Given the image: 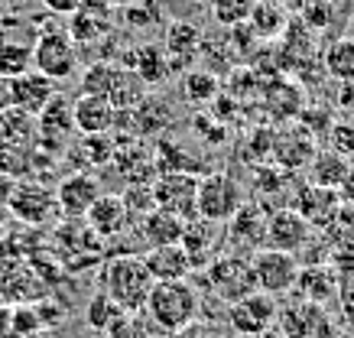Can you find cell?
Listing matches in <instances>:
<instances>
[{
    "label": "cell",
    "mask_w": 354,
    "mask_h": 338,
    "mask_svg": "<svg viewBox=\"0 0 354 338\" xmlns=\"http://www.w3.org/2000/svg\"><path fill=\"white\" fill-rule=\"evenodd\" d=\"M153 283L156 280L147 270L143 254H133V251L111 254V257H104L101 270H97V293L114 299L124 312H143Z\"/></svg>",
    "instance_id": "cell-1"
},
{
    "label": "cell",
    "mask_w": 354,
    "mask_h": 338,
    "mask_svg": "<svg viewBox=\"0 0 354 338\" xmlns=\"http://www.w3.org/2000/svg\"><path fill=\"white\" fill-rule=\"evenodd\" d=\"M143 312L166 335H176L179 328L192 326L195 319H198V312H202V293H198V286L189 276H183V280H160V283H153Z\"/></svg>",
    "instance_id": "cell-2"
},
{
    "label": "cell",
    "mask_w": 354,
    "mask_h": 338,
    "mask_svg": "<svg viewBox=\"0 0 354 338\" xmlns=\"http://www.w3.org/2000/svg\"><path fill=\"white\" fill-rule=\"evenodd\" d=\"M82 95L108 98L114 108H137L147 98V85L140 82L127 66L118 62H95L82 75Z\"/></svg>",
    "instance_id": "cell-3"
},
{
    "label": "cell",
    "mask_w": 354,
    "mask_h": 338,
    "mask_svg": "<svg viewBox=\"0 0 354 338\" xmlns=\"http://www.w3.org/2000/svg\"><path fill=\"white\" fill-rule=\"evenodd\" d=\"M39 26L26 13H0V75L17 78L32 68Z\"/></svg>",
    "instance_id": "cell-4"
},
{
    "label": "cell",
    "mask_w": 354,
    "mask_h": 338,
    "mask_svg": "<svg viewBox=\"0 0 354 338\" xmlns=\"http://www.w3.org/2000/svg\"><path fill=\"white\" fill-rule=\"evenodd\" d=\"M205 276H208L212 293H215L221 303H227V306L237 303V299H244L247 293H254V290H257L250 254H241V251L218 254L215 261L205 267Z\"/></svg>",
    "instance_id": "cell-5"
},
{
    "label": "cell",
    "mask_w": 354,
    "mask_h": 338,
    "mask_svg": "<svg viewBox=\"0 0 354 338\" xmlns=\"http://www.w3.org/2000/svg\"><path fill=\"white\" fill-rule=\"evenodd\" d=\"M241 205H244V186L231 173L215 169L198 176V218L227 225Z\"/></svg>",
    "instance_id": "cell-6"
},
{
    "label": "cell",
    "mask_w": 354,
    "mask_h": 338,
    "mask_svg": "<svg viewBox=\"0 0 354 338\" xmlns=\"http://www.w3.org/2000/svg\"><path fill=\"white\" fill-rule=\"evenodd\" d=\"M250 263H254V280H257L260 293L286 296L299 283L302 261L296 254L277 251V247H257V251L250 254Z\"/></svg>",
    "instance_id": "cell-7"
},
{
    "label": "cell",
    "mask_w": 354,
    "mask_h": 338,
    "mask_svg": "<svg viewBox=\"0 0 354 338\" xmlns=\"http://www.w3.org/2000/svg\"><path fill=\"white\" fill-rule=\"evenodd\" d=\"M32 68L53 82H65L78 72V46L68 30H39L32 49Z\"/></svg>",
    "instance_id": "cell-8"
},
{
    "label": "cell",
    "mask_w": 354,
    "mask_h": 338,
    "mask_svg": "<svg viewBox=\"0 0 354 338\" xmlns=\"http://www.w3.org/2000/svg\"><path fill=\"white\" fill-rule=\"evenodd\" d=\"M277 319H279L277 296H267V293H260V290H254L244 299L227 306V326H231V332L237 338L263 335V332H270V328L277 326Z\"/></svg>",
    "instance_id": "cell-9"
},
{
    "label": "cell",
    "mask_w": 354,
    "mask_h": 338,
    "mask_svg": "<svg viewBox=\"0 0 354 338\" xmlns=\"http://www.w3.org/2000/svg\"><path fill=\"white\" fill-rule=\"evenodd\" d=\"M153 205L172 212L183 221L198 215V176L195 173H156L153 179Z\"/></svg>",
    "instance_id": "cell-10"
},
{
    "label": "cell",
    "mask_w": 354,
    "mask_h": 338,
    "mask_svg": "<svg viewBox=\"0 0 354 338\" xmlns=\"http://www.w3.org/2000/svg\"><path fill=\"white\" fill-rule=\"evenodd\" d=\"M312 225L302 218L296 208H277L270 212L267 218V234H263V247H277V251H286V254H296L299 257L306 247L312 244Z\"/></svg>",
    "instance_id": "cell-11"
},
{
    "label": "cell",
    "mask_w": 354,
    "mask_h": 338,
    "mask_svg": "<svg viewBox=\"0 0 354 338\" xmlns=\"http://www.w3.org/2000/svg\"><path fill=\"white\" fill-rule=\"evenodd\" d=\"M7 208L26 225H46L59 212V202H55V189L39 182V179H23L17 182L7 198Z\"/></svg>",
    "instance_id": "cell-12"
},
{
    "label": "cell",
    "mask_w": 354,
    "mask_h": 338,
    "mask_svg": "<svg viewBox=\"0 0 354 338\" xmlns=\"http://www.w3.org/2000/svg\"><path fill=\"white\" fill-rule=\"evenodd\" d=\"M315 137L306 124H286L273 131V147H270V156L273 163L283 166L286 173H299V169H309L312 156H315Z\"/></svg>",
    "instance_id": "cell-13"
},
{
    "label": "cell",
    "mask_w": 354,
    "mask_h": 338,
    "mask_svg": "<svg viewBox=\"0 0 354 338\" xmlns=\"http://www.w3.org/2000/svg\"><path fill=\"white\" fill-rule=\"evenodd\" d=\"M225 225H218V221H208V218H189L183 228V251L192 263V270H205L208 263L215 261L218 254H225Z\"/></svg>",
    "instance_id": "cell-14"
},
{
    "label": "cell",
    "mask_w": 354,
    "mask_h": 338,
    "mask_svg": "<svg viewBox=\"0 0 354 338\" xmlns=\"http://www.w3.org/2000/svg\"><path fill=\"white\" fill-rule=\"evenodd\" d=\"M342 192L338 189H325V186H315V182H302L296 186L292 192V205L302 218L309 221L312 228H332L338 212H342Z\"/></svg>",
    "instance_id": "cell-15"
},
{
    "label": "cell",
    "mask_w": 354,
    "mask_h": 338,
    "mask_svg": "<svg viewBox=\"0 0 354 338\" xmlns=\"http://www.w3.org/2000/svg\"><path fill=\"white\" fill-rule=\"evenodd\" d=\"M75 133L78 131H75V118H72V98L55 91V98L36 118V143H43L46 150L53 147V153H62Z\"/></svg>",
    "instance_id": "cell-16"
},
{
    "label": "cell",
    "mask_w": 354,
    "mask_h": 338,
    "mask_svg": "<svg viewBox=\"0 0 354 338\" xmlns=\"http://www.w3.org/2000/svg\"><path fill=\"white\" fill-rule=\"evenodd\" d=\"M130 221H133V215H130L127 202L120 196H114V192H101L97 202L88 208V215H85V225L101 241H114L120 234H127Z\"/></svg>",
    "instance_id": "cell-17"
},
{
    "label": "cell",
    "mask_w": 354,
    "mask_h": 338,
    "mask_svg": "<svg viewBox=\"0 0 354 338\" xmlns=\"http://www.w3.org/2000/svg\"><path fill=\"white\" fill-rule=\"evenodd\" d=\"M267 218L270 212L263 205H257V202H244V205L234 212V218L227 221V231L225 238L234 244L241 254H254L263 244V234H267Z\"/></svg>",
    "instance_id": "cell-18"
},
{
    "label": "cell",
    "mask_w": 354,
    "mask_h": 338,
    "mask_svg": "<svg viewBox=\"0 0 354 338\" xmlns=\"http://www.w3.org/2000/svg\"><path fill=\"white\" fill-rule=\"evenodd\" d=\"M10 98H13V108L30 114V118H39L46 111V104L55 98V82L46 78L43 72H23V75L10 78Z\"/></svg>",
    "instance_id": "cell-19"
},
{
    "label": "cell",
    "mask_w": 354,
    "mask_h": 338,
    "mask_svg": "<svg viewBox=\"0 0 354 338\" xmlns=\"http://www.w3.org/2000/svg\"><path fill=\"white\" fill-rule=\"evenodd\" d=\"M101 196V186L91 173H72L65 176L62 182L55 186V202H59V212H65L68 218H85L88 208L97 202Z\"/></svg>",
    "instance_id": "cell-20"
},
{
    "label": "cell",
    "mask_w": 354,
    "mask_h": 338,
    "mask_svg": "<svg viewBox=\"0 0 354 338\" xmlns=\"http://www.w3.org/2000/svg\"><path fill=\"white\" fill-rule=\"evenodd\" d=\"M72 118H75L78 137H97V133H114L118 108L108 98L97 95H78L72 101Z\"/></svg>",
    "instance_id": "cell-21"
},
{
    "label": "cell",
    "mask_w": 354,
    "mask_h": 338,
    "mask_svg": "<svg viewBox=\"0 0 354 338\" xmlns=\"http://www.w3.org/2000/svg\"><path fill=\"white\" fill-rule=\"evenodd\" d=\"M202 30L195 23H169L166 30V39H162V49L169 55L172 72L176 68H189L202 53Z\"/></svg>",
    "instance_id": "cell-22"
},
{
    "label": "cell",
    "mask_w": 354,
    "mask_h": 338,
    "mask_svg": "<svg viewBox=\"0 0 354 338\" xmlns=\"http://www.w3.org/2000/svg\"><path fill=\"white\" fill-rule=\"evenodd\" d=\"M143 263L150 276L160 283V280H183L192 273V263L185 257L183 244H160V247H147L143 251Z\"/></svg>",
    "instance_id": "cell-23"
},
{
    "label": "cell",
    "mask_w": 354,
    "mask_h": 338,
    "mask_svg": "<svg viewBox=\"0 0 354 338\" xmlns=\"http://www.w3.org/2000/svg\"><path fill=\"white\" fill-rule=\"evenodd\" d=\"M127 68L133 72V75L143 82V85H162L166 78L172 75V62L169 55H166V49L162 46H140L137 53L127 59Z\"/></svg>",
    "instance_id": "cell-24"
},
{
    "label": "cell",
    "mask_w": 354,
    "mask_h": 338,
    "mask_svg": "<svg viewBox=\"0 0 354 338\" xmlns=\"http://www.w3.org/2000/svg\"><path fill=\"white\" fill-rule=\"evenodd\" d=\"M183 228L185 221L172 212H162V208H150L143 218H140V234H143V244L147 247H160V244H179L183 241Z\"/></svg>",
    "instance_id": "cell-25"
},
{
    "label": "cell",
    "mask_w": 354,
    "mask_h": 338,
    "mask_svg": "<svg viewBox=\"0 0 354 338\" xmlns=\"http://www.w3.org/2000/svg\"><path fill=\"white\" fill-rule=\"evenodd\" d=\"M348 166H351V156H344V153L332 150V147L319 150L309 163V182L325 186V189H342L344 176H348Z\"/></svg>",
    "instance_id": "cell-26"
},
{
    "label": "cell",
    "mask_w": 354,
    "mask_h": 338,
    "mask_svg": "<svg viewBox=\"0 0 354 338\" xmlns=\"http://www.w3.org/2000/svg\"><path fill=\"white\" fill-rule=\"evenodd\" d=\"M72 17V26H68V33L72 39L78 43H95L101 36L108 33V10H104V3H95V0H85L75 13H68Z\"/></svg>",
    "instance_id": "cell-27"
},
{
    "label": "cell",
    "mask_w": 354,
    "mask_h": 338,
    "mask_svg": "<svg viewBox=\"0 0 354 338\" xmlns=\"http://www.w3.org/2000/svg\"><path fill=\"white\" fill-rule=\"evenodd\" d=\"M325 72L344 85V82H354V36H342L338 43L328 46V53L322 55Z\"/></svg>",
    "instance_id": "cell-28"
},
{
    "label": "cell",
    "mask_w": 354,
    "mask_h": 338,
    "mask_svg": "<svg viewBox=\"0 0 354 338\" xmlns=\"http://www.w3.org/2000/svg\"><path fill=\"white\" fill-rule=\"evenodd\" d=\"M133 120L140 133H162L172 127V108L160 98H143L133 108Z\"/></svg>",
    "instance_id": "cell-29"
},
{
    "label": "cell",
    "mask_w": 354,
    "mask_h": 338,
    "mask_svg": "<svg viewBox=\"0 0 354 338\" xmlns=\"http://www.w3.org/2000/svg\"><path fill=\"white\" fill-rule=\"evenodd\" d=\"M120 316H124V309H120L114 299H108L104 293H95L85 306V326L91 328V332H97V335H108V328L114 326Z\"/></svg>",
    "instance_id": "cell-30"
},
{
    "label": "cell",
    "mask_w": 354,
    "mask_h": 338,
    "mask_svg": "<svg viewBox=\"0 0 354 338\" xmlns=\"http://www.w3.org/2000/svg\"><path fill=\"white\" fill-rule=\"evenodd\" d=\"M335 283H338V276H335L325 263H315L312 270H306L302 267V273H299V290L306 293V299H315V303H325V299H332V293H335Z\"/></svg>",
    "instance_id": "cell-31"
},
{
    "label": "cell",
    "mask_w": 354,
    "mask_h": 338,
    "mask_svg": "<svg viewBox=\"0 0 354 338\" xmlns=\"http://www.w3.org/2000/svg\"><path fill=\"white\" fill-rule=\"evenodd\" d=\"M166 332L153 326V319L147 312H124V316L108 328L104 338H162Z\"/></svg>",
    "instance_id": "cell-32"
},
{
    "label": "cell",
    "mask_w": 354,
    "mask_h": 338,
    "mask_svg": "<svg viewBox=\"0 0 354 338\" xmlns=\"http://www.w3.org/2000/svg\"><path fill=\"white\" fill-rule=\"evenodd\" d=\"M221 95V85H218V75L212 72H185L183 75V98L192 101V104H208Z\"/></svg>",
    "instance_id": "cell-33"
},
{
    "label": "cell",
    "mask_w": 354,
    "mask_h": 338,
    "mask_svg": "<svg viewBox=\"0 0 354 338\" xmlns=\"http://www.w3.org/2000/svg\"><path fill=\"white\" fill-rule=\"evenodd\" d=\"M254 7H257V0H212V17L221 26H244Z\"/></svg>",
    "instance_id": "cell-34"
},
{
    "label": "cell",
    "mask_w": 354,
    "mask_h": 338,
    "mask_svg": "<svg viewBox=\"0 0 354 338\" xmlns=\"http://www.w3.org/2000/svg\"><path fill=\"white\" fill-rule=\"evenodd\" d=\"M247 23H254L257 33L270 36V33H277V26L283 23V13H279L277 7H270L267 0H257V7H254V13H250V20Z\"/></svg>",
    "instance_id": "cell-35"
},
{
    "label": "cell",
    "mask_w": 354,
    "mask_h": 338,
    "mask_svg": "<svg viewBox=\"0 0 354 338\" xmlns=\"http://www.w3.org/2000/svg\"><path fill=\"white\" fill-rule=\"evenodd\" d=\"M328 143H332V150L344 153V156H354V124L351 120H332V127H328Z\"/></svg>",
    "instance_id": "cell-36"
},
{
    "label": "cell",
    "mask_w": 354,
    "mask_h": 338,
    "mask_svg": "<svg viewBox=\"0 0 354 338\" xmlns=\"http://www.w3.org/2000/svg\"><path fill=\"white\" fill-rule=\"evenodd\" d=\"M172 338H221L218 335V328H212V326H205V322H198L195 319L192 326H185V328H179Z\"/></svg>",
    "instance_id": "cell-37"
},
{
    "label": "cell",
    "mask_w": 354,
    "mask_h": 338,
    "mask_svg": "<svg viewBox=\"0 0 354 338\" xmlns=\"http://www.w3.org/2000/svg\"><path fill=\"white\" fill-rule=\"evenodd\" d=\"M43 3H46V7H49L53 13H75L78 7L85 3V0H43Z\"/></svg>",
    "instance_id": "cell-38"
},
{
    "label": "cell",
    "mask_w": 354,
    "mask_h": 338,
    "mask_svg": "<svg viewBox=\"0 0 354 338\" xmlns=\"http://www.w3.org/2000/svg\"><path fill=\"white\" fill-rule=\"evenodd\" d=\"M342 202L344 205H354V160H351V166H348V176H344V182H342Z\"/></svg>",
    "instance_id": "cell-39"
},
{
    "label": "cell",
    "mask_w": 354,
    "mask_h": 338,
    "mask_svg": "<svg viewBox=\"0 0 354 338\" xmlns=\"http://www.w3.org/2000/svg\"><path fill=\"white\" fill-rule=\"evenodd\" d=\"M7 108H13V98H10V78L0 75V114Z\"/></svg>",
    "instance_id": "cell-40"
},
{
    "label": "cell",
    "mask_w": 354,
    "mask_h": 338,
    "mask_svg": "<svg viewBox=\"0 0 354 338\" xmlns=\"http://www.w3.org/2000/svg\"><path fill=\"white\" fill-rule=\"evenodd\" d=\"M247 338H273V328H270V332H263V335H247Z\"/></svg>",
    "instance_id": "cell-41"
},
{
    "label": "cell",
    "mask_w": 354,
    "mask_h": 338,
    "mask_svg": "<svg viewBox=\"0 0 354 338\" xmlns=\"http://www.w3.org/2000/svg\"><path fill=\"white\" fill-rule=\"evenodd\" d=\"M3 3H7V0H0V13H3Z\"/></svg>",
    "instance_id": "cell-42"
},
{
    "label": "cell",
    "mask_w": 354,
    "mask_h": 338,
    "mask_svg": "<svg viewBox=\"0 0 354 338\" xmlns=\"http://www.w3.org/2000/svg\"><path fill=\"white\" fill-rule=\"evenodd\" d=\"M325 338H335V335H325Z\"/></svg>",
    "instance_id": "cell-43"
},
{
    "label": "cell",
    "mask_w": 354,
    "mask_h": 338,
    "mask_svg": "<svg viewBox=\"0 0 354 338\" xmlns=\"http://www.w3.org/2000/svg\"><path fill=\"white\" fill-rule=\"evenodd\" d=\"M198 3H205V0H198Z\"/></svg>",
    "instance_id": "cell-44"
}]
</instances>
